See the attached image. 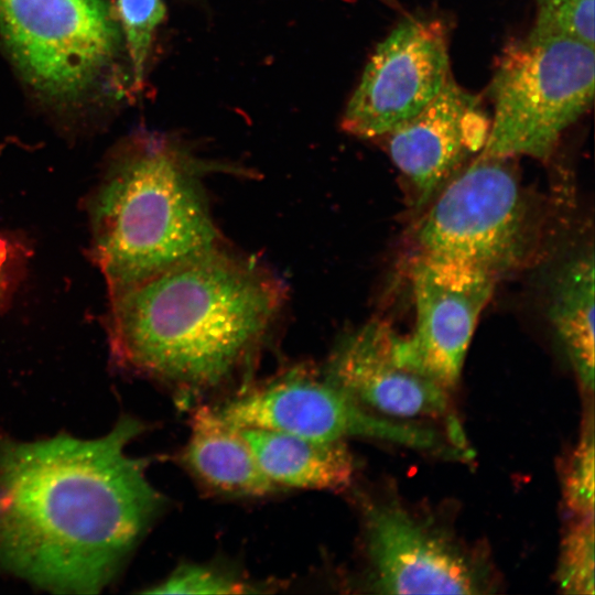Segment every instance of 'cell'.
<instances>
[{"label": "cell", "mask_w": 595, "mask_h": 595, "mask_svg": "<svg viewBox=\"0 0 595 595\" xmlns=\"http://www.w3.org/2000/svg\"><path fill=\"white\" fill-rule=\"evenodd\" d=\"M257 585L239 575L205 564L186 563L147 593L155 594H242L257 593Z\"/></svg>", "instance_id": "d6986e66"}, {"label": "cell", "mask_w": 595, "mask_h": 595, "mask_svg": "<svg viewBox=\"0 0 595 595\" xmlns=\"http://www.w3.org/2000/svg\"><path fill=\"white\" fill-rule=\"evenodd\" d=\"M194 165L153 136L132 140L111 162L89 207L93 256L110 296L218 246Z\"/></svg>", "instance_id": "3957f363"}, {"label": "cell", "mask_w": 595, "mask_h": 595, "mask_svg": "<svg viewBox=\"0 0 595 595\" xmlns=\"http://www.w3.org/2000/svg\"><path fill=\"white\" fill-rule=\"evenodd\" d=\"M116 13L136 89L144 82L154 33L165 17L162 0H117Z\"/></svg>", "instance_id": "2e32d148"}, {"label": "cell", "mask_w": 595, "mask_h": 595, "mask_svg": "<svg viewBox=\"0 0 595 595\" xmlns=\"http://www.w3.org/2000/svg\"><path fill=\"white\" fill-rule=\"evenodd\" d=\"M110 298V342L121 366L199 393L247 363L284 290L267 270L216 246Z\"/></svg>", "instance_id": "7a4b0ae2"}, {"label": "cell", "mask_w": 595, "mask_h": 595, "mask_svg": "<svg viewBox=\"0 0 595 595\" xmlns=\"http://www.w3.org/2000/svg\"><path fill=\"white\" fill-rule=\"evenodd\" d=\"M498 280L413 258L414 326L396 336L398 364L445 390L459 380L478 318Z\"/></svg>", "instance_id": "30bf717a"}, {"label": "cell", "mask_w": 595, "mask_h": 595, "mask_svg": "<svg viewBox=\"0 0 595 595\" xmlns=\"http://www.w3.org/2000/svg\"><path fill=\"white\" fill-rule=\"evenodd\" d=\"M0 36L30 88L60 102L98 87L123 48L107 0H0Z\"/></svg>", "instance_id": "8992f818"}, {"label": "cell", "mask_w": 595, "mask_h": 595, "mask_svg": "<svg viewBox=\"0 0 595 595\" xmlns=\"http://www.w3.org/2000/svg\"><path fill=\"white\" fill-rule=\"evenodd\" d=\"M264 475L278 487L346 488L355 462L345 441H318L286 432L240 428Z\"/></svg>", "instance_id": "5bb4252c"}, {"label": "cell", "mask_w": 595, "mask_h": 595, "mask_svg": "<svg viewBox=\"0 0 595 595\" xmlns=\"http://www.w3.org/2000/svg\"><path fill=\"white\" fill-rule=\"evenodd\" d=\"M489 127L478 97L451 76L419 112L386 134L389 154L410 182L418 208L431 202L470 154L483 150Z\"/></svg>", "instance_id": "8fae6325"}, {"label": "cell", "mask_w": 595, "mask_h": 595, "mask_svg": "<svg viewBox=\"0 0 595 595\" xmlns=\"http://www.w3.org/2000/svg\"><path fill=\"white\" fill-rule=\"evenodd\" d=\"M20 259L17 249L0 236V307L13 290L19 272Z\"/></svg>", "instance_id": "44dd1931"}, {"label": "cell", "mask_w": 595, "mask_h": 595, "mask_svg": "<svg viewBox=\"0 0 595 595\" xmlns=\"http://www.w3.org/2000/svg\"><path fill=\"white\" fill-rule=\"evenodd\" d=\"M594 252L570 257L550 288L549 318L583 389L594 388Z\"/></svg>", "instance_id": "9a60e30c"}, {"label": "cell", "mask_w": 595, "mask_h": 595, "mask_svg": "<svg viewBox=\"0 0 595 595\" xmlns=\"http://www.w3.org/2000/svg\"><path fill=\"white\" fill-rule=\"evenodd\" d=\"M181 461L201 484L218 494L261 497L281 489L262 472L240 428L208 405L193 413Z\"/></svg>", "instance_id": "4fadbf2b"}, {"label": "cell", "mask_w": 595, "mask_h": 595, "mask_svg": "<svg viewBox=\"0 0 595 595\" xmlns=\"http://www.w3.org/2000/svg\"><path fill=\"white\" fill-rule=\"evenodd\" d=\"M594 424L593 413L571 453L562 475V495L573 518L594 516Z\"/></svg>", "instance_id": "ac0fdd59"}, {"label": "cell", "mask_w": 595, "mask_h": 595, "mask_svg": "<svg viewBox=\"0 0 595 595\" xmlns=\"http://www.w3.org/2000/svg\"><path fill=\"white\" fill-rule=\"evenodd\" d=\"M238 428L268 429L318 441L370 437L416 447L440 448L431 429L383 419L323 379L291 371L215 408Z\"/></svg>", "instance_id": "52a82bcc"}, {"label": "cell", "mask_w": 595, "mask_h": 595, "mask_svg": "<svg viewBox=\"0 0 595 595\" xmlns=\"http://www.w3.org/2000/svg\"><path fill=\"white\" fill-rule=\"evenodd\" d=\"M533 31L562 35L595 47L594 0H534Z\"/></svg>", "instance_id": "ffe728a7"}, {"label": "cell", "mask_w": 595, "mask_h": 595, "mask_svg": "<svg viewBox=\"0 0 595 595\" xmlns=\"http://www.w3.org/2000/svg\"><path fill=\"white\" fill-rule=\"evenodd\" d=\"M451 76L444 25L409 17L376 47L347 104L342 128L361 138L386 136L419 112Z\"/></svg>", "instance_id": "ba28073f"}, {"label": "cell", "mask_w": 595, "mask_h": 595, "mask_svg": "<svg viewBox=\"0 0 595 595\" xmlns=\"http://www.w3.org/2000/svg\"><path fill=\"white\" fill-rule=\"evenodd\" d=\"M383 2L391 4L392 7H398V3L396 0H382Z\"/></svg>", "instance_id": "7402d4cb"}, {"label": "cell", "mask_w": 595, "mask_h": 595, "mask_svg": "<svg viewBox=\"0 0 595 595\" xmlns=\"http://www.w3.org/2000/svg\"><path fill=\"white\" fill-rule=\"evenodd\" d=\"M509 160L480 152L437 191L418 225L414 258L496 280L524 259L530 207Z\"/></svg>", "instance_id": "5b68a950"}, {"label": "cell", "mask_w": 595, "mask_h": 595, "mask_svg": "<svg viewBox=\"0 0 595 595\" xmlns=\"http://www.w3.org/2000/svg\"><path fill=\"white\" fill-rule=\"evenodd\" d=\"M365 547L371 585L388 594H478L483 562L434 524L393 501L368 505Z\"/></svg>", "instance_id": "9c48e42d"}, {"label": "cell", "mask_w": 595, "mask_h": 595, "mask_svg": "<svg viewBox=\"0 0 595 595\" xmlns=\"http://www.w3.org/2000/svg\"><path fill=\"white\" fill-rule=\"evenodd\" d=\"M143 430L121 419L100 439L0 443V565L58 593H97L163 507L144 461L126 453Z\"/></svg>", "instance_id": "6da1fadb"}, {"label": "cell", "mask_w": 595, "mask_h": 595, "mask_svg": "<svg viewBox=\"0 0 595 595\" xmlns=\"http://www.w3.org/2000/svg\"><path fill=\"white\" fill-rule=\"evenodd\" d=\"M556 580L562 591L594 594V516L573 518L560 547Z\"/></svg>", "instance_id": "e0dca14e"}, {"label": "cell", "mask_w": 595, "mask_h": 595, "mask_svg": "<svg viewBox=\"0 0 595 595\" xmlns=\"http://www.w3.org/2000/svg\"><path fill=\"white\" fill-rule=\"evenodd\" d=\"M594 76V47L583 42L533 30L511 42L490 83L494 116L480 152L548 160L591 108Z\"/></svg>", "instance_id": "277c9868"}, {"label": "cell", "mask_w": 595, "mask_h": 595, "mask_svg": "<svg viewBox=\"0 0 595 595\" xmlns=\"http://www.w3.org/2000/svg\"><path fill=\"white\" fill-rule=\"evenodd\" d=\"M396 336L377 318L349 332L331 353L324 379L372 412L402 419L446 416L448 391L398 364Z\"/></svg>", "instance_id": "7c38bea8"}]
</instances>
